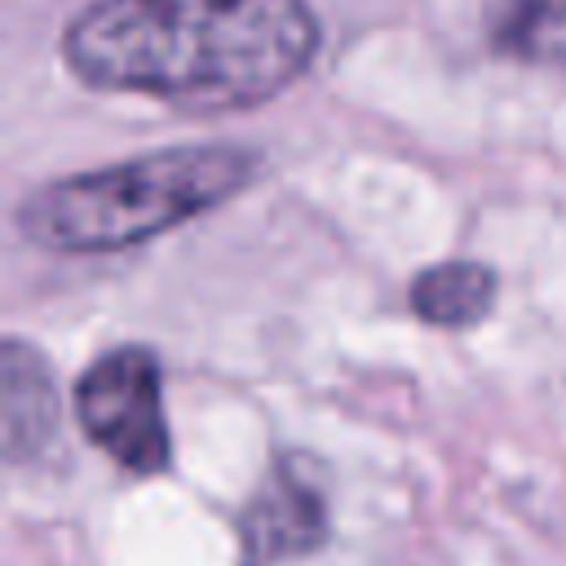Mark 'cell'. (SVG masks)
<instances>
[{
	"label": "cell",
	"instance_id": "6",
	"mask_svg": "<svg viewBox=\"0 0 566 566\" xmlns=\"http://www.w3.org/2000/svg\"><path fill=\"white\" fill-rule=\"evenodd\" d=\"M482 35L504 62L566 71V0H486Z\"/></svg>",
	"mask_w": 566,
	"mask_h": 566
},
{
	"label": "cell",
	"instance_id": "4",
	"mask_svg": "<svg viewBox=\"0 0 566 566\" xmlns=\"http://www.w3.org/2000/svg\"><path fill=\"white\" fill-rule=\"evenodd\" d=\"M243 531L265 557L310 553L327 535V504L314 469L296 455H279L248 504Z\"/></svg>",
	"mask_w": 566,
	"mask_h": 566
},
{
	"label": "cell",
	"instance_id": "2",
	"mask_svg": "<svg viewBox=\"0 0 566 566\" xmlns=\"http://www.w3.org/2000/svg\"><path fill=\"white\" fill-rule=\"evenodd\" d=\"M261 155L230 142L168 146L35 186L18 203V234L44 252H124L243 195Z\"/></svg>",
	"mask_w": 566,
	"mask_h": 566
},
{
	"label": "cell",
	"instance_id": "1",
	"mask_svg": "<svg viewBox=\"0 0 566 566\" xmlns=\"http://www.w3.org/2000/svg\"><path fill=\"white\" fill-rule=\"evenodd\" d=\"M323 44L310 0H88L62 31L66 71L186 115L252 111Z\"/></svg>",
	"mask_w": 566,
	"mask_h": 566
},
{
	"label": "cell",
	"instance_id": "3",
	"mask_svg": "<svg viewBox=\"0 0 566 566\" xmlns=\"http://www.w3.org/2000/svg\"><path fill=\"white\" fill-rule=\"evenodd\" d=\"M75 420L97 451L128 473H164L172 460L159 358L146 345L97 354L75 380Z\"/></svg>",
	"mask_w": 566,
	"mask_h": 566
},
{
	"label": "cell",
	"instance_id": "5",
	"mask_svg": "<svg viewBox=\"0 0 566 566\" xmlns=\"http://www.w3.org/2000/svg\"><path fill=\"white\" fill-rule=\"evenodd\" d=\"M0 385H4V451L9 460H27L57 429L53 371L27 340L9 336L0 354Z\"/></svg>",
	"mask_w": 566,
	"mask_h": 566
},
{
	"label": "cell",
	"instance_id": "7",
	"mask_svg": "<svg viewBox=\"0 0 566 566\" xmlns=\"http://www.w3.org/2000/svg\"><path fill=\"white\" fill-rule=\"evenodd\" d=\"M407 305L429 327H473L495 305V274L482 261H438L411 279Z\"/></svg>",
	"mask_w": 566,
	"mask_h": 566
}]
</instances>
